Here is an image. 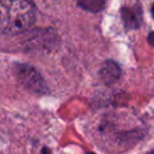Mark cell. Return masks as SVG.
Instances as JSON below:
<instances>
[{
  "label": "cell",
  "mask_w": 154,
  "mask_h": 154,
  "mask_svg": "<svg viewBox=\"0 0 154 154\" xmlns=\"http://www.w3.org/2000/svg\"><path fill=\"white\" fill-rule=\"evenodd\" d=\"M35 16L33 0H0V33L26 32L34 24Z\"/></svg>",
  "instance_id": "6da1fadb"
},
{
  "label": "cell",
  "mask_w": 154,
  "mask_h": 154,
  "mask_svg": "<svg viewBox=\"0 0 154 154\" xmlns=\"http://www.w3.org/2000/svg\"><path fill=\"white\" fill-rule=\"evenodd\" d=\"M16 74L19 82L28 89L35 92L45 91V82L41 76L34 68L30 66H18L16 69Z\"/></svg>",
  "instance_id": "7a4b0ae2"
},
{
  "label": "cell",
  "mask_w": 154,
  "mask_h": 154,
  "mask_svg": "<svg viewBox=\"0 0 154 154\" xmlns=\"http://www.w3.org/2000/svg\"><path fill=\"white\" fill-rule=\"evenodd\" d=\"M120 75L119 66L113 61H107L100 71V76L103 80L107 84H113L118 79Z\"/></svg>",
  "instance_id": "3957f363"
},
{
  "label": "cell",
  "mask_w": 154,
  "mask_h": 154,
  "mask_svg": "<svg viewBox=\"0 0 154 154\" xmlns=\"http://www.w3.org/2000/svg\"><path fill=\"white\" fill-rule=\"evenodd\" d=\"M76 2L82 9L92 13H97L105 9L108 0H76Z\"/></svg>",
  "instance_id": "277c9868"
},
{
  "label": "cell",
  "mask_w": 154,
  "mask_h": 154,
  "mask_svg": "<svg viewBox=\"0 0 154 154\" xmlns=\"http://www.w3.org/2000/svg\"><path fill=\"white\" fill-rule=\"evenodd\" d=\"M122 15H124V19L126 24H129V28L133 26V28H137V26L139 24L141 19L140 14L137 15V10H127V14L122 12Z\"/></svg>",
  "instance_id": "5b68a950"
},
{
  "label": "cell",
  "mask_w": 154,
  "mask_h": 154,
  "mask_svg": "<svg viewBox=\"0 0 154 154\" xmlns=\"http://www.w3.org/2000/svg\"><path fill=\"white\" fill-rule=\"evenodd\" d=\"M41 154H51V151H50V149H48V148H42V150H41Z\"/></svg>",
  "instance_id": "8992f818"
},
{
  "label": "cell",
  "mask_w": 154,
  "mask_h": 154,
  "mask_svg": "<svg viewBox=\"0 0 154 154\" xmlns=\"http://www.w3.org/2000/svg\"><path fill=\"white\" fill-rule=\"evenodd\" d=\"M85 154H96V153H94V152H87V153H85Z\"/></svg>",
  "instance_id": "52a82bcc"
},
{
  "label": "cell",
  "mask_w": 154,
  "mask_h": 154,
  "mask_svg": "<svg viewBox=\"0 0 154 154\" xmlns=\"http://www.w3.org/2000/svg\"><path fill=\"white\" fill-rule=\"evenodd\" d=\"M147 154H153V151H150L149 153H147Z\"/></svg>",
  "instance_id": "ba28073f"
}]
</instances>
